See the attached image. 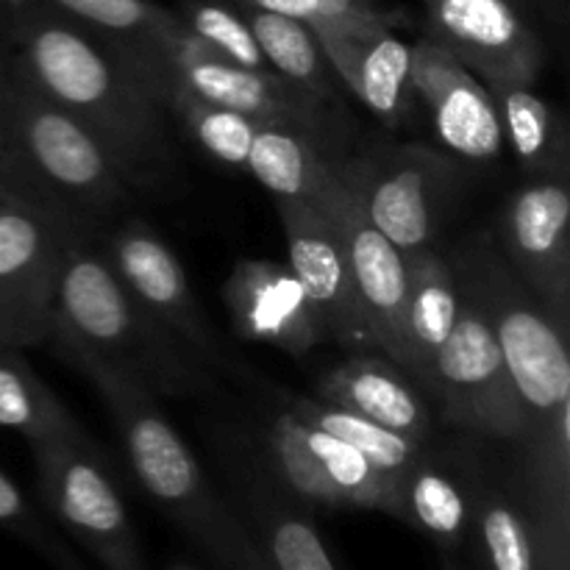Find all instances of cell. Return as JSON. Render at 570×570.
<instances>
[{"label":"cell","mask_w":570,"mask_h":570,"mask_svg":"<svg viewBox=\"0 0 570 570\" xmlns=\"http://www.w3.org/2000/svg\"><path fill=\"white\" fill-rule=\"evenodd\" d=\"M6 56L98 137L134 189L167 176L173 148L165 100L89 28L39 0L14 14Z\"/></svg>","instance_id":"cell-1"},{"label":"cell","mask_w":570,"mask_h":570,"mask_svg":"<svg viewBox=\"0 0 570 570\" xmlns=\"http://www.w3.org/2000/svg\"><path fill=\"white\" fill-rule=\"evenodd\" d=\"M456 282L488 317L527 415L518 445L523 482L554 507H570V326L557 321L507 267L490 237L449 256Z\"/></svg>","instance_id":"cell-2"},{"label":"cell","mask_w":570,"mask_h":570,"mask_svg":"<svg viewBox=\"0 0 570 570\" xmlns=\"http://www.w3.org/2000/svg\"><path fill=\"white\" fill-rule=\"evenodd\" d=\"M0 184L89 232L128 204L134 184L70 111L39 92L3 53Z\"/></svg>","instance_id":"cell-3"},{"label":"cell","mask_w":570,"mask_h":570,"mask_svg":"<svg viewBox=\"0 0 570 570\" xmlns=\"http://www.w3.org/2000/svg\"><path fill=\"white\" fill-rule=\"evenodd\" d=\"M50 337L59 348L83 351L120 367L156 395L181 399L209 384L189 351L128 295L89 237L72 239L61 256Z\"/></svg>","instance_id":"cell-4"},{"label":"cell","mask_w":570,"mask_h":570,"mask_svg":"<svg viewBox=\"0 0 570 570\" xmlns=\"http://www.w3.org/2000/svg\"><path fill=\"white\" fill-rule=\"evenodd\" d=\"M61 356L92 382L120 434L128 468L150 501L187 532L212 560H220L239 515L209 488L198 456L159 406V395L120 367L61 348Z\"/></svg>","instance_id":"cell-5"},{"label":"cell","mask_w":570,"mask_h":570,"mask_svg":"<svg viewBox=\"0 0 570 570\" xmlns=\"http://www.w3.org/2000/svg\"><path fill=\"white\" fill-rule=\"evenodd\" d=\"M37 484L56 521L106 570H148L131 512L83 429L31 443Z\"/></svg>","instance_id":"cell-6"},{"label":"cell","mask_w":570,"mask_h":570,"mask_svg":"<svg viewBox=\"0 0 570 570\" xmlns=\"http://www.w3.org/2000/svg\"><path fill=\"white\" fill-rule=\"evenodd\" d=\"M415 382L423 395H432L440 417L451 426L515 449L527 438V415L499 340L465 289L454 328Z\"/></svg>","instance_id":"cell-7"},{"label":"cell","mask_w":570,"mask_h":570,"mask_svg":"<svg viewBox=\"0 0 570 570\" xmlns=\"http://www.w3.org/2000/svg\"><path fill=\"white\" fill-rule=\"evenodd\" d=\"M373 226L404 256L438 248L445 209L460 187V161L443 150L406 145L376 156L337 159Z\"/></svg>","instance_id":"cell-8"},{"label":"cell","mask_w":570,"mask_h":570,"mask_svg":"<svg viewBox=\"0 0 570 570\" xmlns=\"http://www.w3.org/2000/svg\"><path fill=\"white\" fill-rule=\"evenodd\" d=\"M83 228L56 212L6 193L0 198V345L26 348L53 332L61 256Z\"/></svg>","instance_id":"cell-9"},{"label":"cell","mask_w":570,"mask_h":570,"mask_svg":"<svg viewBox=\"0 0 570 570\" xmlns=\"http://www.w3.org/2000/svg\"><path fill=\"white\" fill-rule=\"evenodd\" d=\"M462 570H570V510L540 499L521 473L479 471Z\"/></svg>","instance_id":"cell-10"},{"label":"cell","mask_w":570,"mask_h":570,"mask_svg":"<svg viewBox=\"0 0 570 570\" xmlns=\"http://www.w3.org/2000/svg\"><path fill=\"white\" fill-rule=\"evenodd\" d=\"M173 78L204 100L239 111L259 126L293 128L332 154L337 137L328 111L332 100L273 70H250L226 59L184 26L173 42Z\"/></svg>","instance_id":"cell-11"},{"label":"cell","mask_w":570,"mask_h":570,"mask_svg":"<svg viewBox=\"0 0 570 570\" xmlns=\"http://www.w3.org/2000/svg\"><path fill=\"white\" fill-rule=\"evenodd\" d=\"M271 449L284 488L301 501L399 518L401 479L387 476L365 454L289 410L273 423Z\"/></svg>","instance_id":"cell-12"},{"label":"cell","mask_w":570,"mask_h":570,"mask_svg":"<svg viewBox=\"0 0 570 570\" xmlns=\"http://www.w3.org/2000/svg\"><path fill=\"white\" fill-rule=\"evenodd\" d=\"M568 228V176H538L512 193L490 237L518 282L566 326H570Z\"/></svg>","instance_id":"cell-13"},{"label":"cell","mask_w":570,"mask_h":570,"mask_svg":"<svg viewBox=\"0 0 570 570\" xmlns=\"http://www.w3.org/2000/svg\"><path fill=\"white\" fill-rule=\"evenodd\" d=\"M429 37L484 83H538L543 42L515 0H423Z\"/></svg>","instance_id":"cell-14"},{"label":"cell","mask_w":570,"mask_h":570,"mask_svg":"<svg viewBox=\"0 0 570 570\" xmlns=\"http://www.w3.org/2000/svg\"><path fill=\"white\" fill-rule=\"evenodd\" d=\"M312 200L332 215L343 239L351 282L371 332L373 351H382L387 360H393L399 351L406 284H410V256L401 254L373 226L354 189L340 176L337 165Z\"/></svg>","instance_id":"cell-15"},{"label":"cell","mask_w":570,"mask_h":570,"mask_svg":"<svg viewBox=\"0 0 570 570\" xmlns=\"http://www.w3.org/2000/svg\"><path fill=\"white\" fill-rule=\"evenodd\" d=\"M106 259L134 301L189 354L217 362V340L176 250L145 220H122L106 243Z\"/></svg>","instance_id":"cell-16"},{"label":"cell","mask_w":570,"mask_h":570,"mask_svg":"<svg viewBox=\"0 0 570 570\" xmlns=\"http://www.w3.org/2000/svg\"><path fill=\"white\" fill-rule=\"evenodd\" d=\"M412 87L443 154L468 165L501 159L504 134L488 83L426 37L412 45Z\"/></svg>","instance_id":"cell-17"},{"label":"cell","mask_w":570,"mask_h":570,"mask_svg":"<svg viewBox=\"0 0 570 570\" xmlns=\"http://www.w3.org/2000/svg\"><path fill=\"white\" fill-rule=\"evenodd\" d=\"M276 209L287 239L289 271L315 306L328 337L351 348H373L332 215L306 198H276Z\"/></svg>","instance_id":"cell-18"},{"label":"cell","mask_w":570,"mask_h":570,"mask_svg":"<svg viewBox=\"0 0 570 570\" xmlns=\"http://www.w3.org/2000/svg\"><path fill=\"white\" fill-rule=\"evenodd\" d=\"M223 295L234 328L245 340L267 343L293 356L309 354L315 345L328 340L315 306L289 265L243 259L228 276Z\"/></svg>","instance_id":"cell-19"},{"label":"cell","mask_w":570,"mask_h":570,"mask_svg":"<svg viewBox=\"0 0 570 570\" xmlns=\"http://www.w3.org/2000/svg\"><path fill=\"white\" fill-rule=\"evenodd\" d=\"M81 22L148 78L167 106L173 83V42L181 31L176 11L156 0H45Z\"/></svg>","instance_id":"cell-20"},{"label":"cell","mask_w":570,"mask_h":570,"mask_svg":"<svg viewBox=\"0 0 570 570\" xmlns=\"http://www.w3.org/2000/svg\"><path fill=\"white\" fill-rule=\"evenodd\" d=\"M317 399L345 406L415 443L432 440V410L415 379L393 360L351 356L323 376Z\"/></svg>","instance_id":"cell-21"},{"label":"cell","mask_w":570,"mask_h":570,"mask_svg":"<svg viewBox=\"0 0 570 570\" xmlns=\"http://www.w3.org/2000/svg\"><path fill=\"white\" fill-rule=\"evenodd\" d=\"M321 48L334 76L348 87L384 126L399 128L415 106L412 87V45L395 33V28L371 37L321 39Z\"/></svg>","instance_id":"cell-22"},{"label":"cell","mask_w":570,"mask_h":570,"mask_svg":"<svg viewBox=\"0 0 570 570\" xmlns=\"http://www.w3.org/2000/svg\"><path fill=\"white\" fill-rule=\"evenodd\" d=\"M476 482V468L451 462L426 445L401 479L399 521L426 534L449 557H460L471 538Z\"/></svg>","instance_id":"cell-23"},{"label":"cell","mask_w":570,"mask_h":570,"mask_svg":"<svg viewBox=\"0 0 570 570\" xmlns=\"http://www.w3.org/2000/svg\"><path fill=\"white\" fill-rule=\"evenodd\" d=\"M462 289L454 265L438 248L410 256V284H406L404 317H401L399 351L393 362L412 379L432 365L434 354L451 334Z\"/></svg>","instance_id":"cell-24"},{"label":"cell","mask_w":570,"mask_h":570,"mask_svg":"<svg viewBox=\"0 0 570 570\" xmlns=\"http://www.w3.org/2000/svg\"><path fill=\"white\" fill-rule=\"evenodd\" d=\"M499 111L504 150L529 178L568 176V128L554 104L540 98L534 83H490Z\"/></svg>","instance_id":"cell-25"},{"label":"cell","mask_w":570,"mask_h":570,"mask_svg":"<svg viewBox=\"0 0 570 570\" xmlns=\"http://www.w3.org/2000/svg\"><path fill=\"white\" fill-rule=\"evenodd\" d=\"M245 504L248 521H239L273 570H337L315 521L298 504L262 488L250 490Z\"/></svg>","instance_id":"cell-26"},{"label":"cell","mask_w":570,"mask_h":570,"mask_svg":"<svg viewBox=\"0 0 570 570\" xmlns=\"http://www.w3.org/2000/svg\"><path fill=\"white\" fill-rule=\"evenodd\" d=\"M337 156L326 154L304 134L282 126H259L248 150L245 170L273 195V198L312 200L332 176Z\"/></svg>","instance_id":"cell-27"},{"label":"cell","mask_w":570,"mask_h":570,"mask_svg":"<svg viewBox=\"0 0 570 570\" xmlns=\"http://www.w3.org/2000/svg\"><path fill=\"white\" fill-rule=\"evenodd\" d=\"M239 11L254 31L256 45H259L262 56L273 72L312 89L321 98L334 100L340 78L334 76L321 42L306 22L273 14V11L250 9V6H239Z\"/></svg>","instance_id":"cell-28"},{"label":"cell","mask_w":570,"mask_h":570,"mask_svg":"<svg viewBox=\"0 0 570 570\" xmlns=\"http://www.w3.org/2000/svg\"><path fill=\"white\" fill-rule=\"evenodd\" d=\"M0 426L20 432L28 443L83 429L65 401L33 373L20 348L0 345Z\"/></svg>","instance_id":"cell-29"},{"label":"cell","mask_w":570,"mask_h":570,"mask_svg":"<svg viewBox=\"0 0 570 570\" xmlns=\"http://www.w3.org/2000/svg\"><path fill=\"white\" fill-rule=\"evenodd\" d=\"M289 412L301 417V421L312 423V426L323 429V432L348 443L351 449L365 454L379 471H384L393 479H404V473L415 465L417 456L429 445L415 443V440L404 438V434L393 432V429L379 426L371 417H362L356 412L345 410V406L328 404L323 399H298L293 401Z\"/></svg>","instance_id":"cell-30"},{"label":"cell","mask_w":570,"mask_h":570,"mask_svg":"<svg viewBox=\"0 0 570 570\" xmlns=\"http://www.w3.org/2000/svg\"><path fill=\"white\" fill-rule=\"evenodd\" d=\"M167 111L181 120L189 137L220 165L245 170L248 165V150L254 142L259 122L239 111L217 106L212 100H204L200 95L189 92L181 83H173L167 95Z\"/></svg>","instance_id":"cell-31"},{"label":"cell","mask_w":570,"mask_h":570,"mask_svg":"<svg viewBox=\"0 0 570 570\" xmlns=\"http://www.w3.org/2000/svg\"><path fill=\"white\" fill-rule=\"evenodd\" d=\"M176 17L193 37L250 70H271L234 0H178Z\"/></svg>","instance_id":"cell-32"},{"label":"cell","mask_w":570,"mask_h":570,"mask_svg":"<svg viewBox=\"0 0 570 570\" xmlns=\"http://www.w3.org/2000/svg\"><path fill=\"white\" fill-rule=\"evenodd\" d=\"M0 527L31 543L56 570H87L70 554V549L59 543V538H53L50 529L33 515L26 495L3 471H0Z\"/></svg>","instance_id":"cell-33"},{"label":"cell","mask_w":570,"mask_h":570,"mask_svg":"<svg viewBox=\"0 0 570 570\" xmlns=\"http://www.w3.org/2000/svg\"><path fill=\"white\" fill-rule=\"evenodd\" d=\"M315 3L326 17L332 33L343 37H371L401 26V17L379 6L376 0H315Z\"/></svg>","instance_id":"cell-34"},{"label":"cell","mask_w":570,"mask_h":570,"mask_svg":"<svg viewBox=\"0 0 570 570\" xmlns=\"http://www.w3.org/2000/svg\"><path fill=\"white\" fill-rule=\"evenodd\" d=\"M234 3L250 6V9L273 11V14H284V17H293V20L306 22V26L312 28V33L317 37V42L332 37V28H328L326 17H323V11L317 9L315 0H234Z\"/></svg>","instance_id":"cell-35"},{"label":"cell","mask_w":570,"mask_h":570,"mask_svg":"<svg viewBox=\"0 0 570 570\" xmlns=\"http://www.w3.org/2000/svg\"><path fill=\"white\" fill-rule=\"evenodd\" d=\"M217 566L223 570H273V566L265 560V554H262L259 546L254 543V538H250V532L245 529L243 521H239V527L234 529V534L228 538Z\"/></svg>","instance_id":"cell-36"},{"label":"cell","mask_w":570,"mask_h":570,"mask_svg":"<svg viewBox=\"0 0 570 570\" xmlns=\"http://www.w3.org/2000/svg\"><path fill=\"white\" fill-rule=\"evenodd\" d=\"M532 6H540L551 20L562 22L566 20V11H568V0H532Z\"/></svg>","instance_id":"cell-37"},{"label":"cell","mask_w":570,"mask_h":570,"mask_svg":"<svg viewBox=\"0 0 570 570\" xmlns=\"http://www.w3.org/2000/svg\"><path fill=\"white\" fill-rule=\"evenodd\" d=\"M11 22H14V11L6 6V0H0V42L3 45H6V39H9Z\"/></svg>","instance_id":"cell-38"},{"label":"cell","mask_w":570,"mask_h":570,"mask_svg":"<svg viewBox=\"0 0 570 570\" xmlns=\"http://www.w3.org/2000/svg\"><path fill=\"white\" fill-rule=\"evenodd\" d=\"M33 3H39V0H6V6H9L11 11H22V9H28V6H33Z\"/></svg>","instance_id":"cell-39"},{"label":"cell","mask_w":570,"mask_h":570,"mask_svg":"<svg viewBox=\"0 0 570 570\" xmlns=\"http://www.w3.org/2000/svg\"><path fill=\"white\" fill-rule=\"evenodd\" d=\"M165 570H198V568H189V566H181V562H176V566H167Z\"/></svg>","instance_id":"cell-40"},{"label":"cell","mask_w":570,"mask_h":570,"mask_svg":"<svg viewBox=\"0 0 570 570\" xmlns=\"http://www.w3.org/2000/svg\"><path fill=\"white\" fill-rule=\"evenodd\" d=\"M445 570H462L460 566H456V562L454 560H449V562H445Z\"/></svg>","instance_id":"cell-41"},{"label":"cell","mask_w":570,"mask_h":570,"mask_svg":"<svg viewBox=\"0 0 570 570\" xmlns=\"http://www.w3.org/2000/svg\"><path fill=\"white\" fill-rule=\"evenodd\" d=\"M515 3H521L523 9H527V6H532V0H515Z\"/></svg>","instance_id":"cell-42"},{"label":"cell","mask_w":570,"mask_h":570,"mask_svg":"<svg viewBox=\"0 0 570 570\" xmlns=\"http://www.w3.org/2000/svg\"><path fill=\"white\" fill-rule=\"evenodd\" d=\"M6 53V45L3 42H0V56H3Z\"/></svg>","instance_id":"cell-43"},{"label":"cell","mask_w":570,"mask_h":570,"mask_svg":"<svg viewBox=\"0 0 570 570\" xmlns=\"http://www.w3.org/2000/svg\"><path fill=\"white\" fill-rule=\"evenodd\" d=\"M0 72H3V56H0Z\"/></svg>","instance_id":"cell-44"},{"label":"cell","mask_w":570,"mask_h":570,"mask_svg":"<svg viewBox=\"0 0 570 570\" xmlns=\"http://www.w3.org/2000/svg\"><path fill=\"white\" fill-rule=\"evenodd\" d=\"M0 198H3V184H0Z\"/></svg>","instance_id":"cell-45"}]
</instances>
